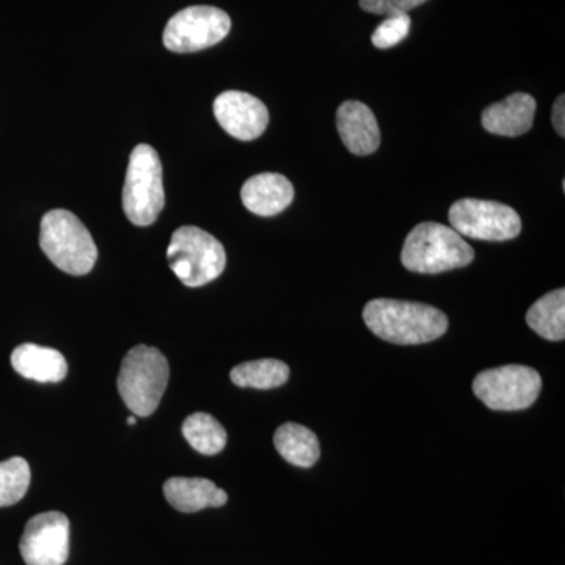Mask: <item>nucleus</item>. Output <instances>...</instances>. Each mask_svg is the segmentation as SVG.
<instances>
[{
    "label": "nucleus",
    "instance_id": "nucleus-1",
    "mask_svg": "<svg viewBox=\"0 0 565 565\" xmlns=\"http://www.w3.org/2000/svg\"><path fill=\"white\" fill-rule=\"evenodd\" d=\"M367 329L388 343L401 345L426 344L444 337L448 318L430 305L404 300L375 299L364 307Z\"/></svg>",
    "mask_w": 565,
    "mask_h": 565
},
{
    "label": "nucleus",
    "instance_id": "nucleus-2",
    "mask_svg": "<svg viewBox=\"0 0 565 565\" xmlns=\"http://www.w3.org/2000/svg\"><path fill=\"white\" fill-rule=\"evenodd\" d=\"M475 259L471 245L451 226L437 222L416 225L405 239L401 262L416 274H441L460 269Z\"/></svg>",
    "mask_w": 565,
    "mask_h": 565
},
{
    "label": "nucleus",
    "instance_id": "nucleus-3",
    "mask_svg": "<svg viewBox=\"0 0 565 565\" xmlns=\"http://www.w3.org/2000/svg\"><path fill=\"white\" fill-rule=\"evenodd\" d=\"M40 247L54 266L70 275L90 273L98 259L87 226L66 210H52L41 218Z\"/></svg>",
    "mask_w": 565,
    "mask_h": 565
},
{
    "label": "nucleus",
    "instance_id": "nucleus-4",
    "mask_svg": "<svg viewBox=\"0 0 565 565\" xmlns=\"http://www.w3.org/2000/svg\"><path fill=\"white\" fill-rule=\"evenodd\" d=\"M169 362L159 349L136 345L126 353L118 374L122 403L136 416L154 414L169 385Z\"/></svg>",
    "mask_w": 565,
    "mask_h": 565
},
{
    "label": "nucleus",
    "instance_id": "nucleus-5",
    "mask_svg": "<svg viewBox=\"0 0 565 565\" xmlns=\"http://www.w3.org/2000/svg\"><path fill=\"white\" fill-rule=\"evenodd\" d=\"M166 206L162 162L150 145H137L129 158L122 211L136 226H150Z\"/></svg>",
    "mask_w": 565,
    "mask_h": 565
},
{
    "label": "nucleus",
    "instance_id": "nucleus-6",
    "mask_svg": "<svg viewBox=\"0 0 565 565\" xmlns=\"http://www.w3.org/2000/svg\"><path fill=\"white\" fill-rule=\"evenodd\" d=\"M167 259L170 269L189 288H200L214 281L226 266L223 245L196 226H181L173 233Z\"/></svg>",
    "mask_w": 565,
    "mask_h": 565
},
{
    "label": "nucleus",
    "instance_id": "nucleus-7",
    "mask_svg": "<svg viewBox=\"0 0 565 565\" xmlns=\"http://www.w3.org/2000/svg\"><path fill=\"white\" fill-rule=\"evenodd\" d=\"M542 377L533 367L505 364L476 375L473 392L492 411H525L537 401Z\"/></svg>",
    "mask_w": 565,
    "mask_h": 565
},
{
    "label": "nucleus",
    "instance_id": "nucleus-8",
    "mask_svg": "<svg viewBox=\"0 0 565 565\" xmlns=\"http://www.w3.org/2000/svg\"><path fill=\"white\" fill-rule=\"evenodd\" d=\"M451 228L462 237L503 243L522 233V218L508 204L489 200L462 199L449 210Z\"/></svg>",
    "mask_w": 565,
    "mask_h": 565
},
{
    "label": "nucleus",
    "instance_id": "nucleus-9",
    "mask_svg": "<svg viewBox=\"0 0 565 565\" xmlns=\"http://www.w3.org/2000/svg\"><path fill=\"white\" fill-rule=\"evenodd\" d=\"M232 31V20L221 9L207 6L178 11L167 22L163 44L177 54H191L221 43Z\"/></svg>",
    "mask_w": 565,
    "mask_h": 565
},
{
    "label": "nucleus",
    "instance_id": "nucleus-10",
    "mask_svg": "<svg viewBox=\"0 0 565 565\" xmlns=\"http://www.w3.org/2000/svg\"><path fill=\"white\" fill-rule=\"evenodd\" d=\"M28 565H63L70 555V520L62 512L32 516L20 542Z\"/></svg>",
    "mask_w": 565,
    "mask_h": 565
},
{
    "label": "nucleus",
    "instance_id": "nucleus-11",
    "mask_svg": "<svg viewBox=\"0 0 565 565\" xmlns=\"http://www.w3.org/2000/svg\"><path fill=\"white\" fill-rule=\"evenodd\" d=\"M214 115L218 125L237 140L258 139L269 125L266 104L245 92H223L215 98Z\"/></svg>",
    "mask_w": 565,
    "mask_h": 565
},
{
    "label": "nucleus",
    "instance_id": "nucleus-12",
    "mask_svg": "<svg viewBox=\"0 0 565 565\" xmlns=\"http://www.w3.org/2000/svg\"><path fill=\"white\" fill-rule=\"evenodd\" d=\"M337 128L352 154L367 156L381 147L377 118L366 104L345 102L337 111Z\"/></svg>",
    "mask_w": 565,
    "mask_h": 565
},
{
    "label": "nucleus",
    "instance_id": "nucleus-13",
    "mask_svg": "<svg viewBox=\"0 0 565 565\" xmlns=\"http://www.w3.org/2000/svg\"><path fill=\"white\" fill-rule=\"evenodd\" d=\"M537 104L527 93H514L482 111V128L503 137L523 136L533 128Z\"/></svg>",
    "mask_w": 565,
    "mask_h": 565
},
{
    "label": "nucleus",
    "instance_id": "nucleus-14",
    "mask_svg": "<svg viewBox=\"0 0 565 565\" xmlns=\"http://www.w3.org/2000/svg\"><path fill=\"white\" fill-rule=\"evenodd\" d=\"M241 199L253 214L273 217L292 203L294 188L291 181L282 174L259 173L245 181Z\"/></svg>",
    "mask_w": 565,
    "mask_h": 565
},
{
    "label": "nucleus",
    "instance_id": "nucleus-15",
    "mask_svg": "<svg viewBox=\"0 0 565 565\" xmlns=\"http://www.w3.org/2000/svg\"><path fill=\"white\" fill-rule=\"evenodd\" d=\"M11 366L22 377L41 384H57L68 374L65 356L55 349L25 343L11 353Z\"/></svg>",
    "mask_w": 565,
    "mask_h": 565
},
{
    "label": "nucleus",
    "instance_id": "nucleus-16",
    "mask_svg": "<svg viewBox=\"0 0 565 565\" xmlns=\"http://www.w3.org/2000/svg\"><path fill=\"white\" fill-rule=\"evenodd\" d=\"M163 494L177 511L184 514L206 508H222L228 501L225 490L203 478H170L163 484Z\"/></svg>",
    "mask_w": 565,
    "mask_h": 565
},
{
    "label": "nucleus",
    "instance_id": "nucleus-17",
    "mask_svg": "<svg viewBox=\"0 0 565 565\" xmlns=\"http://www.w3.org/2000/svg\"><path fill=\"white\" fill-rule=\"evenodd\" d=\"M274 444L282 459L296 467H313L321 456L318 437L302 424H282L274 435Z\"/></svg>",
    "mask_w": 565,
    "mask_h": 565
},
{
    "label": "nucleus",
    "instance_id": "nucleus-18",
    "mask_svg": "<svg viewBox=\"0 0 565 565\" xmlns=\"http://www.w3.org/2000/svg\"><path fill=\"white\" fill-rule=\"evenodd\" d=\"M527 326L548 341L565 337V291L563 288L545 294L526 313Z\"/></svg>",
    "mask_w": 565,
    "mask_h": 565
},
{
    "label": "nucleus",
    "instance_id": "nucleus-19",
    "mask_svg": "<svg viewBox=\"0 0 565 565\" xmlns=\"http://www.w3.org/2000/svg\"><path fill=\"white\" fill-rule=\"evenodd\" d=\"M232 382L241 388L270 390L285 385L289 379L288 364L275 359L255 360L233 367Z\"/></svg>",
    "mask_w": 565,
    "mask_h": 565
},
{
    "label": "nucleus",
    "instance_id": "nucleus-20",
    "mask_svg": "<svg viewBox=\"0 0 565 565\" xmlns=\"http://www.w3.org/2000/svg\"><path fill=\"white\" fill-rule=\"evenodd\" d=\"M182 435L196 452L215 456L225 449L228 435L221 423L210 414H193L182 424Z\"/></svg>",
    "mask_w": 565,
    "mask_h": 565
},
{
    "label": "nucleus",
    "instance_id": "nucleus-21",
    "mask_svg": "<svg viewBox=\"0 0 565 565\" xmlns=\"http://www.w3.org/2000/svg\"><path fill=\"white\" fill-rule=\"evenodd\" d=\"M31 467L22 457L0 462V508L20 503L31 486Z\"/></svg>",
    "mask_w": 565,
    "mask_h": 565
},
{
    "label": "nucleus",
    "instance_id": "nucleus-22",
    "mask_svg": "<svg viewBox=\"0 0 565 565\" xmlns=\"http://www.w3.org/2000/svg\"><path fill=\"white\" fill-rule=\"evenodd\" d=\"M411 28L412 20L408 14H393L381 22L371 40L377 50H390L407 39Z\"/></svg>",
    "mask_w": 565,
    "mask_h": 565
},
{
    "label": "nucleus",
    "instance_id": "nucleus-23",
    "mask_svg": "<svg viewBox=\"0 0 565 565\" xmlns=\"http://www.w3.org/2000/svg\"><path fill=\"white\" fill-rule=\"evenodd\" d=\"M429 0H360V7L367 13L393 17V14H408V11L423 6Z\"/></svg>",
    "mask_w": 565,
    "mask_h": 565
},
{
    "label": "nucleus",
    "instance_id": "nucleus-24",
    "mask_svg": "<svg viewBox=\"0 0 565 565\" xmlns=\"http://www.w3.org/2000/svg\"><path fill=\"white\" fill-rule=\"evenodd\" d=\"M553 126L561 137L565 136V96H557L555 106H553L552 115Z\"/></svg>",
    "mask_w": 565,
    "mask_h": 565
},
{
    "label": "nucleus",
    "instance_id": "nucleus-25",
    "mask_svg": "<svg viewBox=\"0 0 565 565\" xmlns=\"http://www.w3.org/2000/svg\"><path fill=\"white\" fill-rule=\"evenodd\" d=\"M126 423H128L129 426H134V424L137 423V416L136 415L129 416V418L126 419Z\"/></svg>",
    "mask_w": 565,
    "mask_h": 565
}]
</instances>
